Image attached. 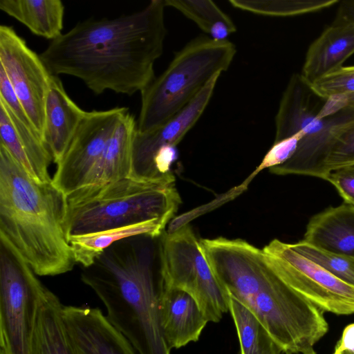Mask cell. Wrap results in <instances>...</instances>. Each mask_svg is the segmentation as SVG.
<instances>
[{
  "label": "cell",
  "mask_w": 354,
  "mask_h": 354,
  "mask_svg": "<svg viewBox=\"0 0 354 354\" xmlns=\"http://www.w3.org/2000/svg\"><path fill=\"white\" fill-rule=\"evenodd\" d=\"M165 7L152 0L133 13L80 21L39 55L52 75L78 78L95 94L141 93L163 52Z\"/></svg>",
  "instance_id": "1"
},
{
  "label": "cell",
  "mask_w": 354,
  "mask_h": 354,
  "mask_svg": "<svg viewBox=\"0 0 354 354\" xmlns=\"http://www.w3.org/2000/svg\"><path fill=\"white\" fill-rule=\"evenodd\" d=\"M203 254L228 292L250 310L286 354H316L327 333L324 311L288 286L266 254L241 239L201 241Z\"/></svg>",
  "instance_id": "2"
},
{
  "label": "cell",
  "mask_w": 354,
  "mask_h": 354,
  "mask_svg": "<svg viewBox=\"0 0 354 354\" xmlns=\"http://www.w3.org/2000/svg\"><path fill=\"white\" fill-rule=\"evenodd\" d=\"M81 279L95 292L109 322L138 354H170L159 315V236L142 234L114 243L83 268Z\"/></svg>",
  "instance_id": "3"
},
{
  "label": "cell",
  "mask_w": 354,
  "mask_h": 354,
  "mask_svg": "<svg viewBox=\"0 0 354 354\" xmlns=\"http://www.w3.org/2000/svg\"><path fill=\"white\" fill-rule=\"evenodd\" d=\"M65 196L53 184L32 179L0 145V233L39 276L73 270L64 227Z\"/></svg>",
  "instance_id": "4"
},
{
  "label": "cell",
  "mask_w": 354,
  "mask_h": 354,
  "mask_svg": "<svg viewBox=\"0 0 354 354\" xmlns=\"http://www.w3.org/2000/svg\"><path fill=\"white\" fill-rule=\"evenodd\" d=\"M180 203L174 183L127 177L84 187L66 196L64 227L68 238L153 220L167 225Z\"/></svg>",
  "instance_id": "5"
},
{
  "label": "cell",
  "mask_w": 354,
  "mask_h": 354,
  "mask_svg": "<svg viewBox=\"0 0 354 354\" xmlns=\"http://www.w3.org/2000/svg\"><path fill=\"white\" fill-rule=\"evenodd\" d=\"M236 53L228 40L200 35L189 41L140 93L136 131H152L180 111L210 80L229 68Z\"/></svg>",
  "instance_id": "6"
},
{
  "label": "cell",
  "mask_w": 354,
  "mask_h": 354,
  "mask_svg": "<svg viewBox=\"0 0 354 354\" xmlns=\"http://www.w3.org/2000/svg\"><path fill=\"white\" fill-rule=\"evenodd\" d=\"M326 99L318 96L301 74L290 77L275 117L274 142L300 131L304 136L292 156L270 168L277 175L298 174L324 179L327 157L339 135L354 122V109L346 107L335 114L319 118Z\"/></svg>",
  "instance_id": "7"
},
{
  "label": "cell",
  "mask_w": 354,
  "mask_h": 354,
  "mask_svg": "<svg viewBox=\"0 0 354 354\" xmlns=\"http://www.w3.org/2000/svg\"><path fill=\"white\" fill-rule=\"evenodd\" d=\"M46 288L0 234V354H32L39 305Z\"/></svg>",
  "instance_id": "8"
},
{
  "label": "cell",
  "mask_w": 354,
  "mask_h": 354,
  "mask_svg": "<svg viewBox=\"0 0 354 354\" xmlns=\"http://www.w3.org/2000/svg\"><path fill=\"white\" fill-rule=\"evenodd\" d=\"M161 259L162 285L185 291L208 322H218L229 310L230 295L215 276L189 225L163 232Z\"/></svg>",
  "instance_id": "9"
},
{
  "label": "cell",
  "mask_w": 354,
  "mask_h": 354,
  "mask_svg": "<svg viewBox=\"0 0 354 354\" xmlns=\"http://www.w3.org/2000/svg\"><path fill=\"white\" fill-rule=\"evenodd\" d=\"M277 275L292 290L324 312L354 313V287L295 251L290 243L272 240L263 249Z\"/></svg>",
  "instance_id": "10"
},
{
  "label": "cell",
  "mask_w": 354,
  "mask_h": 354,
  "mask_svg": "<svg viewBox=\"0 0 354 354\" xmlns=\"http://www.w3.org/2000/svg\"><path fill=\"white\" fill-rule=\"evenodd\" d=\"M128 108L86 111L52 178L65 197L84 187Z\"/></svg>",
  "instance_id": "11"
},
{
  "label": "cell",
  "mask_w": 354,
  "mask_h": 354,
  "mask_svg": "<svg viewBox=\"0 0 354 354\" xmlns=\"http://www.w3.org/2000/svg\"><path fill=\"white\" fill-rule=\"evenodd\" d=\"M0 66L43 139L46 102L53 75L40 55L28 46L13 27L3 24L0 26Z\"/></svg>",
  "instance_id": "12"
},
{
  "label": "cell",
  "mask_w": 354,
  "mask_h": 354,
  "mask_svg": "<svg viewBox=\"0 0 354 354\" xmlns=\"http://www.w3.org/2000/svg\"><path fill=\"white\" fill-rule=\"evenodd\" d=\"M220 75L210 80L186 106L160 127L145 133L136 131L129 177L154 183L153 167L157 153L165 147H176L194 126L207 106Z\"/></svg>",
  "instance_id": "13"
},
{
  "label": "cell",
  "mask_w": 354,
  "mask_h": 354,
  "mask_svg": "<svg viewBox=\"0 0 354 354\" xmlns=\"http://www.w3.org/2000/svg\"><path fill=\"white\" fill-rule=\"evenodd\" d=\"M62 316L74 354H138L100 308L64 305Z\"/></svg>",
  "instance_id": "14"
},
{
  "label": "cell",
  "mask_w": 354,
  "mask_h": 354,
  "mask_svg": "<svg viewBox=\"0 0 354 354\" xmlns=\"http://www.w3.org/2000/svg\"><path fill=\"white\" fill-rule=\"evenodd\" d=\"M0 145L35 181H52L48 168L53 159L42 138L33 128L21 121L1 100Z\"/></svg>",
  "instance_id": "15"
},
{
  "label": "cell",
  "mask_w": 354,
  "mask_h": 354,
  "mask_svg": "<svg viewBox=\"0 0 354 354\" xmlns=\"http://www.w3.org/2000/svg\"><path fill=\"white\" fill-rule=\"evenodd\" d=\"M158 301L161 328L169 348L198 341L208 321L194 299L185 291L162 283Z\"/></svg>",
  "instance_id": "16"
},
{
  "label": "cell",
  "mask_w": 354,
  "mask_h": 354,
  "mask_svg": "<svg viewBox=\"0 0 354 354\" xmlns=\"http://www.w3.org/2000/svg\"><path fill=\"white\" fill-rule=\"evenodd\" d=\"M86 113L68 96L58 76L53 75L46 102L43 140L55 163L63 156Z\"/></svg>",
  "instance_id": "17"
},
{
  "label": "cell",
  "mask_w": 354,
  "mask_h": 354,
  "mask_svg": "<svg viewBox=\"0 0 354 354\" xmlns=\"http://www.w3.org/2000/svg\"><path fill=\"white\" fill-rule=\"evenodd\" d=\"M354 53V21H337L311 44L301 73L312 84L342 66Z\"/></svg>",
  "instance_id": "18"
},
{
  "label": "cell",
  "mask_w": 354,
  "mask_h": 354,
  "mask_svg": "<svg viewBox=\"0 0 354 354\" xmlns=\"http://www.w3.org/2000/svg\"><path fill=\"white\" fill-rule=\"evenodd\" d=\"M303 241L331 253L354 257V206L344 202L314 215Z\"/></svg>",
  "instance_id": "19"
},
{
  "label": "cell",
  "mask_w": 354,
  "mask_h": 354,
  "mask_svg": "<svg viewBox=\"0 0 354 354\" xmlns=\"http://www.w3.org/2000/svg\"><path fill=\"white\" fill-rule=\"evenodd\" d=\"M136 131V121L128 112L111 136L84 187L102 185L129 177Z\"/></svg>",
  "instance_id": "20"
},
{
  "label": "cell",
  "mask_w": 354,
  "mask_h": 354,
  "mask_svg": "<svg viewBox=\"0 0 354 354\" xmlns=\"http://www.w3.org/2000/svg\"><path fill=\"white\" fill-rule=\"evenodd\" d=\"M0 9L35 35L53 41L62 34L64 6L60 0H1Z\"/></svg>",
  "instance_id": "21"
},
{
  "label": "cell",
  "mask_w": 354,
  "mask_h": 354,
  "mask_svg": "<svg viewBox=\"0 0 354 354\" xmlns=\"http://www.w3.org/2000/svg\"><path fill=\"white\" fill-rule=\"evenodd\" d=\"M63 304L46 288L37 313L32 354H74L62 316Z\"/></svg>",
  "instance_id": "22"
},
{
  "label": "cell",
  "mask_w": 354,
  "mask_h": 354,
  "mask_svg": "<svg viewBox=\"0 0 354 354\" xmlns=\"http://www.w3.org/2000/svg\"><path fill=\"white\" fill-rule=\"evenodd\" d=\"M166 225L158 220L110 229L101 232L73 236L68 238L75 263L83 268L89 266L95 259L114 243L131 236L149 234L160 235Z\"/></svg>",
  "instance_id": "23"
},
{
  "label": "cell",
  "mask_w": 354,
  "mask_h": 354,
  "mask_svg": "<svg viewBox=\"0 0 354 354\" xmlns=\"http://www.w3.org/2000/svg\"><path fill=\"white\" fill-rule=\"evenodd\" d=\"M229 310L236 328L241 354L283 353L257 317L230 295Z\"/></svg>",
  "instance_id": "24"
},
{
  "label": "cell",
  "mask_w": 354,
  "mask_h": 354,
  "mask_svg": "<svg viewBox=\"0 0 354 354\" xmlns=\"http://www.w3.org/2000/svg\"><path fill=\"white\" fill-rule=\"evenodd\" d=\"M169 6L194 21L210 38L227 40L236 31L231 18L210 0H165Z\"/></svg>",
  "instance_id": "25"
},
{
  "label": "cell",
  "mask_w": 354,
  "mask_h": 354,
  "mask_svg": "<svg viewBox=\"0 0 354 354\" xmlns=\"http://www.w3.org/2000/svg\"><path fill=\"white\" fill-rule=\"evenodd\" d=\"M338 0H229L235 8L257 15L291 17L328 8Z\"/></svg>",
  "instance_id": "26"
},
{
  "label": "cell",
  "mask_w": 354,
  "mask_h": 354,
  "mask_svg": "<svg viewBox=\"0 0 354 354\" xmlns=\"http://www.w3.org/2000/svg\"><path fill=\"white\" fill-rule=\"evenodd\" d=\"M290 245L302 256L321 266L339 280L354 287V257L323 250L303 240Z\"/></svg>",
  "instance_id": "27"
},
{
  "label": "cell",
  "mask_w": 354,
  "mask_h": 354,
  "mask_svg": "<svg viewBox=\"0 0 354 354\" xmlns=\"http://www.w3.org/2000/svg\"><path fill=\"white\" fill-rule=\"evenodd\" d=\"M320 97L354 93V66H342L310 84Z\"/></svg>",
  "instance_id": "28"
},
{
  "label": "cell",
  "mask_w": 354,
  "mask_h": 354,
  "mask_svg": "<svg viewBox=\"0 0 354 354\" xmlns=\"http://www.w3.org/2000/svg\"><path fill=\"white\" fill-rule=\"evenodd\" d=\"M351 164H354V122L339 135L333 145L326 160V175L330 169Z\"/></svg>",
  "instance_id": "29"
},
{
  "label": "cell",
  "mask_w": 354,
  "mask_h": 354,
  "mask_svg": "<svg viewBox=\"0 0 354 354\" xmlns=\"http://www.w3.org/2000/svg\"><path fill=\"white\" fill-rule=\"evenodd\" d=\"M304 131H300L296 134L274 142L272 147L268 150L261 164L257 169L248 178H252L261 170L266 168H271L283 164L295 153L300 140L304 136Z\"/></svg>",
  "instance_id": "30"
},
{
  "label": "cell",
  "mask_w": 354,
  "mask_h": 354,
  "mask_svg": "<svg viewBox=\"0 0 354 354\" xmlns=\"http://www.w3.org/2000/svg\"><path fill=\"white\" fill-rule=\"evenodd\" d=\"M324 180L336 188L344 202L354 203V164L329 170Z\"/></svg>",
  "instance_id": "31"
},
{
  "label": "cell",
  "mask_w": 354,
  "mask_h": 354,
  "mask_svg": "<svg viewBox=\"0 0 354 354\" xmlns=\"http://www.w3.org/2000/svg\"><path fill=\"white\" fill-rule=\"evenodd\" d=\"M0 100H1L7 105V106L11 110V111L21 121H22L24 123L33 128L35 130L28 116L27 115L24 107L22 106L19 98L17 97L5 71L1 66Z\"/></svg>",
  "instance_id": "32"
},
{
  "label": "cell",
  "mask_w": 354,
  "mask_h": 354,
  "mask_svg": "<svg viewBox=\"0 0 354 354\" xmlns=\"http://www.w3.org/2000/svg\"><path fill=\"white\" fill-rule=\"evenodd\" d=\"M354 350V323L348 325L335 348L334 353Z\"/></svg>",
  "instance_id": "33"
},
{
  "label": "cell",
  "mask_w": 354,
  "mask_h": 354,
  "mask_svg": "<svg viewBox=\"0 0 354 354\" xmlns=\"http://www.w3.org/2000/svg\"><path fill=\"white\" fill-rule=\"evenodd\" d=\"M337 21H354V0H344L339 2Z\"/></svg>",
  "instance_id": "34"
},
{
  "label": "cell",
  "mask_w": 354,
  "mask_h": 354,
  "mask_svg": "<svg viewBox=\"0 0 354 354\" xmlns=\"http://www.w3.org/2000/svg\"><path fill=\"white\" fill-rule=\"evenodd\" d=\"M347 106L354 109V93L346 95Z\"/></svg>",
  "instance_id": "35"
},
{
  "label": "cell",
  "mask_w": 354,
  "mask_h": 354,
  "mask_svg": "<svg viewBox=\"0 0 354 354\" xmlns=\"http://www.w3.org/2000/svg\"><path fill=\"white\" fill-rule=\"evenodd\" d=\"M333 354H353V353H352L351 351H343L339 353H333Z\"/></svg>",
  "instance_id": "36"
},
{
  "label": "cell",
  "mask_w": 354,
  "mask_h": 354,
  "mask_svg": "<svg viewBox=\"0 0 354 354\" xmlns=\"http://www.w3.org/2000/svg\"><path fill=\"white\" fill-rule=\"evenodd\" d=\"M352 351V353L354 354V350H353V351Z\"/></svg>",
  "instance_id": "37"
},
{
  "label": "cell",
  "mask_w": 354,
  "mask_h": 354,
  "mask_svg": "<svg viewBox=\"0 0 354 354\" xmlns=\"http://www.w3.org/2000/svg\"><path fill=\"white\" fill-rule=\"evenodd\" d=\"M352 205L354 206V203H353V204H352Z\"/></svg>",
  "instance_id": "38"
}]
</instances>
